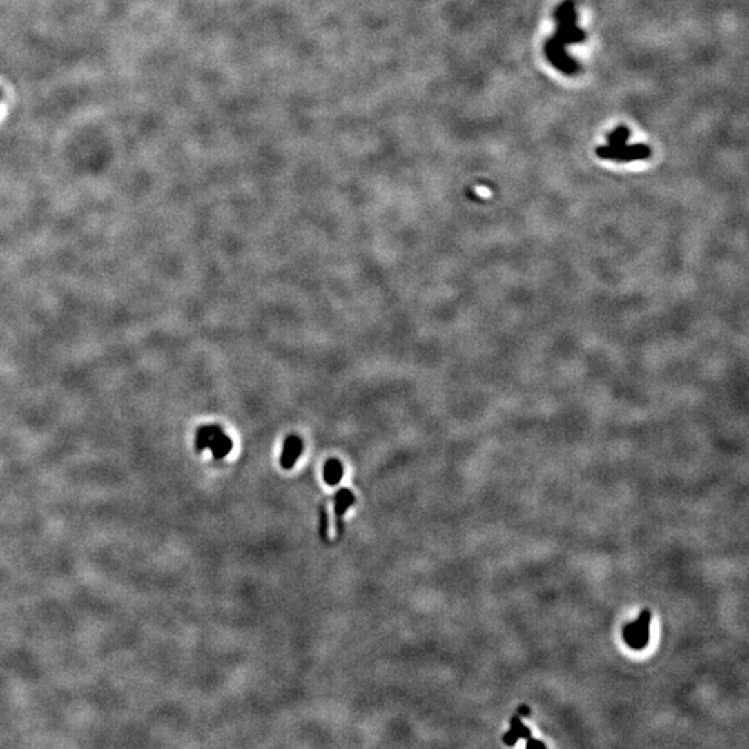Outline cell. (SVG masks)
<instances>
[{"label": "cell", "mask_w": 749, "mask_h": 749, "mask_svg": "<svg viewBox=\"0 0 749 749\" xmlns=\"http://www.w3.org/2000/svg\"><path fill=\"white\" fill-rule=\"evenodd\" d=\"M556 31L545 43V56L548 61L566 75H573L578 64L566 53V46L580 43L585 39V32L577 26L576 6L572 0H566L555 12Z\"/></svg>", "instance_id": "obj_1"}, {"label": "cell", "mask_w": 749, "mask_h": 749, "mask_svg": "<svg viewBox=\"0 0 749 749\" xmlns=\"http://www.w3.org/2000/svg\"><path fill=\"white\" fill-rule=\"evenodd\" d=\"M629 128L621 125L614 129L607 146H599L596 148V156L604 160H615L619 163H630L636 160H645L651 156V148L645 144H628Z\"/></svg>", "instance_id": "obj_2"}, {"label": "cell", "mask_w": 749, "mask_h": 749, "mask_svg": "<svg viewBox=\"0 0 749 749\" xmlns=\"http://www.w3.org/2000/svg\"><path fill=\"white\" fill-rule=\"evenodd\" d=\"M210 448L215 460L225 458L233 448L232 438L218 425L202 426L196 433V449L199 453Z\"/></svg>", "instance_id": "obj_3"}, {"label": "cell", "mask_w": 749, "mask_h": 749, "mask_svg": "<svg viewBox=\"0 0 749 749\" xmlns=\"http://www.w3.org/2000/svg\"><path fill=\"white\" fill-rule=\"evenodd\" d=\"M650 623L651 612L648 610L643 611L640 618L632 623H628L623 628L625 643L633 650H643L650 641Z\"/></svg>", "instance_id": "obj_4"}, {"label": "cell", "mask_w": 749, "mask_h": 749, "mask_svg": "<svg viewBox=\"0 0 749 749\" xmlns=\"http://www.w3.org/2000/svg\"><path fill=\"white\" fill-rule=\"evenodd\" d=\"M521 738H525L526 742H527V748H533V746H541V748H545V743L538 741V739H534L532 737V731L529 727H526L522 720H521V713L518 714H514L512 719H511V730L503 735V741L504 743L512 746L515 745Z\"/></svg>", "instance_id": "obj_5"}, {"label": "cell", "mask_w": 749, "mask_h": 749, "mask_svg": "<svg viewBox=\"0 0 749 749\" xmlns=\"http://www.w3.org/2000/svg\"><path fill=\"white\" fill-rule=\"evenodd\" d=\"M303 440L300 438V436L289 434L286 437L280 454V467L284 471H290L295 465L300 456L303 454Z\"/></svg>", "instance_id": "obj_6"}, {"label": "cell", "mask_w": 749, "mask_h": 749, "mask_svg": "<svg viewBox=\"0 0 749 749\" xmlns=\"http://www.w3.org/2000/svg\"><path fill=\"white\" fill-rule=\"evenodd\" d=\"M343 474H344V469L339 460L331 458L327 461L324 467V480L328 486L339 485L343 479Z\"/></svg>", "instance_id": "obj_7"}, {"label": "cell", "mask_w": 749, "mask_h": 749, "mask_svg": "<svg viewBox=\"0 0 749 749\" xmlns=\"http://www.w3.org/2000/svg\"><path fill=\"white\" fill-rule=\"evenodd\" d=\"M354 501H356V497H354L353 492L349 490V489H342V490H339L336 493V497H335V514H336L338 522L342 521V518L344 516L347 509L354 504Z\"/></svg>", "instance_id": "obj_8"}, {"label": "cell", "mask_w": 749, "mask_h": 749, "mask_svg": "<svg viewBox=\"0 0 749 749\" xmlns=\"http://www.w3.org/2000/svg\"><path fill=\"white\" fill-rule=\"evenodd\" d=\"M321 521H322V522H321V534H322L324 537H327L325 532L328 530V525H327V514H325L324 511H322V516H321Z\"/></svg>", "instance_id": "obj_9"}]
</instances>
